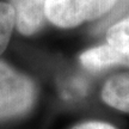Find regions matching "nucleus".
<instances>
[{
	"label": "nucleus",
	"instance_id": "obj_4",
	"mask_svg": "<svg viewBox=\"0 0 129 129\" xmlns=\"http://www.w3.org/2000/svg\"><path fill=\"white\" fill-rule=\"evenodd\" d=\"M80 62L92 72L103 71L112 66L129 67V54L106 43L85 50L80 55Z\"/></svg>",
	"mask_w": 129,
	"mask_h": 129
},
{
	"label": "nucleus",
	"instance_id": "obj_6",
	"mask_svg": "<svg viewBox=\"0 0 129 129\" xmlns=\"http://www.w3.org/2000/svg\"><path fill=\"white\" fill-rule=\"evenodd\" d=\"M106 42L129 54V14L109 26L106 31Z\"/></svg>",
	"mask_w": 129,
	"mask_h": 129
},
{
	"label": "nucleus",
	"instance_id": "obj_1",
	"mask_svg": "<svg viewBox=\"0 0 129 129\" xmlns=\"http://www.w3.org/2000/svg\"><path fill=\"white\" fill-rule=\"evenodd\" d=\"M37 98L38 90L35 81L0 60V123L29 115Z\"/></svg>",
	"mask_w": 129,
	"mask_h": 129
},
{
	"label": "nucleus",
	"instance_id": "obj_2",
	"mask_svg": "<svg viewBox=\"0 0 129 129\" xmlns=\"http://www.w3.org/2000/svg\"><path fill=\"white\" fill-rule=\"evenodd\" d=\"M117 0H47L46 18L59 28H74L109 13Z\"/></svg>",
	"mask_w": 129,
	"mask_h": 129
},
{
	"label": "nucleus",
	"instance_id": "obj_9",
	"mask_svg": "<svg viewBox=\"0 0 129 129\" xmlns=\"http://www.w3.org/2000/svg\"><path fill=\"white\" fill-rule=\"evenodd\" d=\"M72 129H117L115 125L104 121H85L77 124Z\"/></svg>",
	"mask_w": 129,
	"mask_h": 129
},
{
	"label": "nucleus",
	"instance_id": "obj_8",
	"mask_svg": "<svg viewBox=\"0 0 129 129\" xmlns=\"http://www.w3.org/2000/svg\"><path fill=\"white\" fill-rule=\"evenodd\" d=\"M127 11H129V0H117V3L115 4V6L111 9L110 14L104 20V23H101L98 29H103L111 25L112 20H117V19L122 17V14H124Z\"/></svg>",
	"mask_w": 129,
	"mask_h": 129
},
{
	"label": "nucleus",
	"instance_id": "obj_7",
	"mask_svg": "<svg viewBox=\"0 0 129 129\" xmlns=\"http://www.w3.org/2000/svg\"><path fill=\"white\" fill-rule=\"evenodd\" d=\"M14 26L16 17L12 6L0 1V55L9 46Z\"/></svg>",
	"mask_w": 129,
	"mask_h": 129
},
{
	"label": "nucleus",
	"instance_id": "obj_3",
	"mask_svg": "<svg viewBox=\"0 0 129 129\" xmlns=\"http://www.w3.org/2000/svg\"><path fill=\"white\" fill-rule=\"evenodd\" d=\"M47 0H11L14 11L16 26L24 36L40 31L46 20Z\"/></svg>",
	"mask_w": 129,
	"mask_h": 129
},
{
	"label": "nucleus",
	"instance_id": "obj_5",
	"mask_svg": "<svg viewBox=\"0 0 129 129\" xmlns=\"http://www.w3.org/2000/svg\"><path fill=\"white\" fill-rule=\"evenodd\" d=\"M101 97L110 108L129 114V71L108 79L102 87Z\"/></svg>",
	"mask_w": 129,
	"mask_h": 129
}]
</instances>
